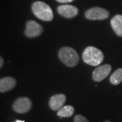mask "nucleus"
<instances>
[{
	"mask_svg": "<svg viewBox=\"0 0 122 122\" xmlns=\"http://www.w3.org/2000/svg\"><path fill=\"white\" fill-rule=\"evenodd\" d=\"M82 58L84 62L91 66H98L104 60V54L99 49L88 46L83 51Z\"/></svg>",
	"mask_w": 122,
	"mask_h": 122,
	"instance_id": "f257e3e1",
	"label": "nucleus"
},
{
	"mask_svg": "<svg viewBox=\"0 0 122 122\" xmlns=\"http://www.w3.org/2000/svg\"><path fill=\"white\" fill-rule=\"evenodd\" d=\"M32 12L36 17L44 21H50L53 19L54 14L52 8L44 1H35L32 6Z\"/></svg>",
	"mask_w": 122,
	"mask_h": 122,
	"instance_id": "f03ea898",
	"label": "nucleus"
},
{
	"mask_svg": "<svg viewBox=\"0 0 122 122\" xmlns=\"http://www.w3.org/2000/svg\"><path fill=\"white\" fill-rule=\"evenodd\" d=\"M58 57L61 62L69 67H73L79 62V56L77 52L71 47H63L58 52Z\"/></svg>",
	"mask_w": 122,
	"mask_h": 122,
	"instance_id": "7ed1b4c3",
	"label": "nucleus"
},
{
	"mask_svg": "<svg viewBox=\"0 0 122 122\" xmlns=\"http://www.w3.org/2000/svg\"><path fill=\"white\" fill-rule=\"evenodd\" d=\"M85 16L89 20H105L109 16V12L105 9L100 7H94L87 10Z\"/></svg>",
	"mask_w": 122,
	"mask_h": 122,
	"instance_id": "20e7f679",
	"label": "nucleus"
},
{
	"mask_svg": "<svg viewBox=\"0 0 122 122\" xmlns=\"http://www.w3.org/2000/svg\"><path fill=\"white\" fill-rule=\"evenodd\" d=\"M32 107L31 100L26 97L18 98L13 104V109L18 113H25L30 111Z\"/></svg>",
	"mask_w": 122,
	"mask_h": 122,
	"instance_id": "39448f33",
	"label": "nucleus"
},
{
	"mask_svg": "<svg viewBox=\"0 0 122 122\" xmlns=\"http://www.w3.org/2000/svg\"><path fill=\"white\" fill-rule=\"evenodd\" d=\"M43 32V27L34 20H29L26 23L25 34L28 37H35Z\"/></svg>",
	"mask_w": 122,
	"mask_h": 122,
	"instance_id": "423d86ee",
	"label": "nucleus"
},
{
	"mask_svg": "<svg viewBox=\"0 0 122 122\" xmlns=\"http://www.w3.org/2000/svg\"><path fill=\"white\" fill-rule=\"evenodd\" d=\"M111 71V66L109 64H105L103 65L98 66L93 71L92 77L95 81H100L105 79Z\"/></svg>",
	"mask_w": 122,
	"mask_h": 122,
	"instance_id": "0eeeda50",
	"label": "nucleus"
},
{
	"mask_svg": "<svg viewBox=\"0 0 122 122\" xmlns=\"http://www.w3.org/2000/svg\"><path fill=\"white\" fill-rule=\"evenodd\" d=\"M58 14L66 18H71L76 16L78 14V9L71 5L65 4L59 5L57 8Z\"/></svg>",
	"mask_w": 122,
	"mask_h": 122,
	"instance_id": "6e6552de",
	"label": "nucleus"
},
{
	"mask_svg": "<svg viewBox=\"0 0 122 122\" xmlns=\"http://www.w3.org/2000/svg\"><path fill=\"white\" fill-rule=\"evenodd\" d=\"M66 101L65 95L62 94H55L52 96L49 101L50 107L54 111H58L62 107Z\"/></svg>",
	"mask_w": 122,
	"mask_h": 122,
	"instance_id": "1a4fd4ad",
	"label": "nucleus"
},
{
	"mask_svg": "<svg viewBox=\"0 0 122 122\" xmlns=\"http://www.w3.org/2000/svg\"><path fill=\"white\" fill-rule=\"evenodd\" d=\"M16 81L15 79L11 77H6L0 80V91L1 92L9 91L16 86Z\"/></svg>",
	"mask_w": 122,
	"mask_h": 122,
	"instance_id": "9d476101",
	"label": "nucleus"
},
{
	"mask_svg": "<svg viewBox=\"0 0 122 122\" xmlns=\"http://www.w3.org/2000/svg\"><path fill=\"white\" fill-rule=\"evenodd\" d=\"M111 25L115 34L122 37V15L117 14L111 20Z\"/></svg>",
	"mask_w": 122,
	"mask_h": 122,
	"instance_id": "9b49d317",
	"label": "nucleus"
},
{
	"mask_svg": "<svg viewBox=\"0 0 122 122\" xmlns=\"http://www.w3.org/2000/svg\"><path fill=\"white\" fill-rule=\"evenodd\" d=\"M74 108L71 105H66L62 107L61 109L58 110L57 115L61 117H70L74 113Z\"/></svg>",
	"mask_w": 122,
	"mask_h": 122,
	"instance_id": "f8f14e48",
	"label": "nucleus"
},
{
	"mask_svg": "<svg viewBox=\"0 0 122 122\" xmlns=\"http://www.w3.org/2000/svg\"><path fill=\"white\" fill-rule=\"evenodd\" d=\"M122 81V69H118L111 75L110 82L113 85H118Z\"/></svg>",
	"mask_w": 122,
	"mask_h": 122,
	"instance_id": "ddd939ff",
	"label": "nucleus"
},
{
	"mask_svg": "<svg viewBox=\"0 0 122 122\" xmlns=\"http://www.w3.org/2000/svg\"><path fill=\"white\" fill-rule=\"evenodd\" d=\"M74 122H89L86 118L81 115H77L74 118Z\"/></svg>",
	"mask_w": 122,
	"mask_h": 122,
	"instance_id": "4468645a",
	"label": "nucleus"
},
{
	"mask_svg": "<svg viewBox=\"0 0 122 122\" xmlns=\"http://www.w3.org/2000/svg\"><path fill=\"white\" fill-rule=\"evenodd\" d=\"M59 3H62V4H66V3H69V2H71L73 0H56Z\"/></svg>",
	"mask_w": 122,
	"mask_h": 122,
	"instance_id": "2eb2a0df",
	"label": "nucleus"
},
{
	"mask_svg": "<svg viewBox=\"0 0 122 122\" xmlns=\"http://www.w3.org/2000/svg\"><path fill=\"white\" fill-rule=\"evenodd\" d=\"M0 67H2V65H3V64H4V60H3V58H2V57H1L0 58Z\"/></svg>",
	"mask_w": 122,
	"mask_h": 122,
	"instance_id": "dca6fc26",
	"label": "nucleus"
},
{
	"mask_svg": "<svg viewBox=\"0 0 122 122\" xmlns=\"http://www.w3.org/2000/svg\"><path fill=\"white\" fill-rule=\"evenodd\" d=\"M15 122H25V121H21V120H16Z\"/></svg>",
	"mask_w": 122,
	"mask_h": 122,
	"instance_id": "f3484780",
	"label": "nucleus"
},
{
	"mask_svg": "<svg viewBox=\"0 0 122 122\" xmlns=\"http://www.w3.org/2000/svg\"><path fill=\"white\" fill-rule=\"evenodd\" d=\"M105 122H111L110 121H108V120H107V121H105Z\"/></svg>",
	"mask_w": 122,
	"mask_h": 122,
	"instance_id": "a211bd4d",
	"label": "nucleus"
}]
</instances>
